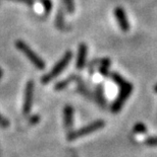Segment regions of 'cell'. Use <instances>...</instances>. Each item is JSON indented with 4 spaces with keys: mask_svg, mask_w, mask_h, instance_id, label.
Wrapping results in <instances>:
<instances>
[{
    "mask_svg": "<svg viewBox=\"0 0 157 157\" xmlns=\"http://www.w3.org/2000/svg\"><path fill=\"white\" fill-rule=\"evenodd\" d=\"M73 118V109L71 105H66L63 109V120H64V126L68 129L72 128Z\"/></svg>",
    "mask_w": 157,
    "mask_h": 157,
    "instance_id": "8",
    "label": "cell"
},
{
    "mask_svg": "<svg viewBox=\"0 0 157 157\" xmlns=\"http://www.w3.org/2000/svg\"><path fill=\"white\" fill-rule=\"evenodd\" d=\"M41 2L43 3V5H44V8H45L46 12H49L50 10H51L52 3H51L50 0H41Z\"/></svg>",
    "mask_w": 157,
    "mask_h": 157,
    "instance_id": "14",
    "label": "cell"
},
{
    "mask_svg": "<svg viewBox=\"0 0 157 157\" xmlns=\"http://www.w3.org/2000/svg\"><path fill=\"white\" fill-rule=\"evenodd\" d=\"M39 121H40V117L35 115L30 119V124H31V125H36L37 123H39Z\"/></svg>",
    "mask_w": 157,
    "mask_h": 157,
    "instance_id": "16",
    "label": "cell"
},
{
    "mask_svg": "<svg viewBox=\"0 0 157 157\" xmlns=\"http://www.w3.org/2000/svg\"><path fill=\"white\" fill-rule=\"evenodd\" d=\"M87 59V46L85 44H81L79 48V54L76 58V68L82 69L85 66Z\"/></svg>",
    "mask_w": 157,
    "mask_h": 157,
    "instance_id": "7",
    "label": "cell"
},
{
    "mask_svg": "<svg viewBox=\"0 0 157 157\" xmlns=\"http://www.w3.org/2000/svg\"><path fill=\"white\" fill-rule=\"evenodd\" d=\"M145 144L151 147H155L157 146V136L156 137H151V138H148L145 141Z\"/></svg>",
    "mask_w": 157,
    "mask_h": 157,
    "instance_id": "11",
    "label": "cell"
},
{
    "mask_svg": "<svg viewBox=\"0 0 157 157\" xmlns=\"http://www.w3.org/2000/svg\"><path fill=\"white\" fill-rule=\"evenodd\" d=\"M146 131H147L146 126L142 123H138L137 125H135V127H134V132L138 133V134H142V133H145Z\"/></svg>",
    "mask_w": 157,
    "mask_h": 157,
    "instance_id": "10",
    "label": "cell"
},
{
    "mask_svg": "<svg viewBox=\"0 0 157 157\" xmlns=\"http://www.w3.org/2000/svg\"><path fill=\"white\" fill-rule=\"evenodd\" d=\"M9 1H14V2H19V3H25V4L32 6L35 3V0H9Z\"/></svg>",
    "mask_w": 157,
    "mask_h": 157,
    "instance_id": "15",
    "label": "cell"
},
{
    "mask_svg": "<svg viewBox=\"0 0 157 157\" xmlns=\"http://www.w3.org/2000/svg\"><path fill=\"white\" fill-rule=\"evenodd\" d=\"M64 3L66 5V8L69 12H73L75 10V3H73V0H64Z\"/></svg>",
    "mask_w": 157,
    "mask_h": 157,
    "instance_id": "13",
    "label": "cell"
},
{
    "mask_svg": "<svg viewBox=\"0 0 157 157\" xmlns=\"http://www.w3.org/2000/svg\"><path fill=\"white\" fill-rule=\"evenodd\" d=\"M100 72H101L103 75H107L108 74V67H106V66H102V67L100 68Z\"/></svg>",
    "mask_w": 157,
    "mask_h": 157,
    "instance_id": "17",
    "label": "cell"
},
{
    "mask_svg": "<svg viewBox=\"0 0 157 157\" xmlns=\"http://www.w3.org/2000/svg\"><path fill=\"white\" fill-rule=\"evenodd\" d=\"M132 91H133V85L131 83H128V84H126L125 86H122L118 98L115 99V101L113 102V105H112V108H111L112 113H116L121 111L123 103H125V101L128 99V98L130 96V94H131Z\"/></svg>",
    "mask_w": 157,
    "mask_h": 157,
    "instance_id": "4",
    "label": "cell"
},
{
    "mask_svg": "<svg viewBox=\"0 0 157 157\" xmlns=\"http://www.w3.org/2000/svg\"><path fill=\"white\" fill-rule=\"evenodd\" d=\"M114 15L116 19H118V22L119 26H121V29L123 32H128L130 29V25H129L128 17L126 15V11L122 7H116L114 9Z\"/></svg>",
    "mask_w": 157,
    "mask_h": 157,
    "instance_id": "6",
    "label": "cell"
},
{
    "mask_svg": "<svg viewBox=\"0 0 157 157\" xmlns=\"http://www.w3.org/2000/svg\"><path fill=\"white\" fill-rule=\"evenodd\" d=\"M3 77V70L0 68V79H1Z\"/></svg>",
    "mask_w": 157,
    "mask_h": 157,
    "instance_id": "18",
    "label": "cell"
},
{
    "mask_svg": "<svg viewBox=\"0 0 157 157\" xmlns=\"http://www.w3.org/2000/svg\"><path fill=\"white\" fill-rule=\"evenodd\" d=\"M9 125H10V122H9L5 117L0 115V127H2V128H7Z\"/></svg>",
    "mask_w": 157,
    "mask_h": 157,
    "instance_id": "12",
    "label": "cell"
},
{
    "mask_svg": "<svg viewBox=\"0 0 157 157\" xmlns=\"http://www.w3.org/2000/svg\"><path fill=\"white\" fill-rule=\"evenodd\" d=\"M72 52H66L64 55H63L62 58L59 60V61L56 63L54 67L52 68V70L50 71L47 74H45L43 77L41 78V83L43 84H47L50 81H52L56 76H58L60 73L63 71L66 66L68 65V63L71 62L72 60Z\"/></svg>",
    "mask_w": 157,
    "mask_h": 157,
    "instance_id": "1",
    "label": "cell"
},
{
    "mask_svg": "<svg viewBox=\"0 0 157 157\" xmlns=\"http://www.w3.org/2000/svg\"><path fill=\"white\" fill-rule=\"evenodd\" d=\"M104 126H105V123L103 122L102 120H98V121H95L91 124H89L88 126L84 127V128L72 132L71 134H68V140L72 141V140H76L79 138H82V137H84L86 135H89L93 132H96V131H98V130L102 129Z\"/></svg>",
    "mask_w": 157,
    "mask_h": 157,
    "instance_id": "3",
    "label": "cell"
},
{
    "mask_svg": "<svg viewBox=\"0 0 157 157\" xmlns=\"http://www.w3.org/2000/svg\"><path fill=\"white\" fill-rule=\"evenodd\" d=\"M15 47H16V49L19 50V51L31 61V63L36 68H38L40 70H43L45 68V62L30 48L28 44H26V43L23 41H16Z\"/></svg>",
    "mask_w": 157,
    "mask_h": 157,
    "instance_id": "2",
    "label": "cell"
},
{
    "mask_svg": "<svg viewBox=\"0 0 157 157\" xmlns=\"http://www.w3.org/2000/svg\"><path fill=\"white\" fill-rule=\"evenodd\" d=\"M73 79H75V77H73V76H72V77H69L68 79H65V80H63V81L58 82L57 84L55 85V90H61L63 88H65L66 86H68L69 83L72 81Z\"/></svg>",
    "mask_w": 157,
    "mask_h": 157,
    "instance_id": "9",
    "label": "cell"
},
{
    "mask_svg": "<svg viewBox=\"0 0 157 157\" xmlns=\"http://www.w3.org/2000/svg\"><path fill=\"white\" fill-rule=\"evenodd\" d=\"M155 91H156V92H157V85H156V86H155Z\"/></svg>",
    "mask_w": 157,
    "mask_h": 157,
    "instance_id": "19",
    "label": "cell"
},
{
    "mask_svg": "<svg viewBox=\"0 0 157 157\" xmlns=\"http://www.w3.org/2000/svg\"><path fill=\"white\" fill-rule=\"evenodd\" d=\"M34 82L32 80H29L26 84L25 89V98H24V105H23V113L24 115H28L31 111L32 102H33V95H34Z\"/></svg>",
    "mask_w": 157,
    "mask_h": 157,
    "instance_id": "5",
    "label": "cell"
}]
</instances>
